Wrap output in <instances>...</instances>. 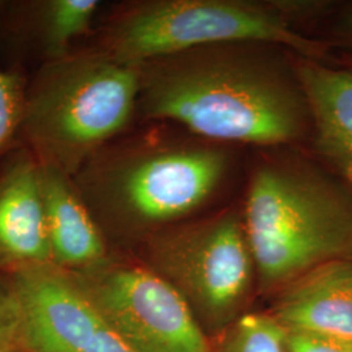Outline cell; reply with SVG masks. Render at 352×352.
<instances>
[{
  "instance_id": "obj_1",
  "label": "cell",
  "mask_w": 352,
  "mask_h": 352,
  "mask_svg": "<svg viewBox=\"0 0 352 352\" xmlns=\"http://www.w3.org/2000/svg\"><path fill=\"white\" fill-rule=\"evenodd\" d=\"M264 43H221L140 64L138 109L206 139L280 145L312 132L295 62Z\"/></svg>"
},
{
  "instance_id": "obj_2",
  "label": "cell",
  "mask_w": 352,
  "mask_h": 352,
  "mask_svg": "<svg viewBox=\"0 0 352 352\" xmlns=\"http://www.w3.org/2000/svg\"><path fill=\"white\" fill-rule=\"evenodd\" d=\"M243 223L264 291L352 260V190L325 167L266 162L251 177Z\"/></svg>"
},
{
  "instance_id": "obj_3",
  "label": "cell",
  "mask_w": 352,
  "mask_h": 352,
  "mask_svg": "<svg viewBox=\"0 0 352 352\" xmlns=\"http://www.w3.org/2000/svg\"><path fill=\"white\" fill-rule=\"evenodd\" d=\"M221 148L140 142L102 148L72 179L100 227L151 234L200 209L228 170Z\"/></svg>"
},
{
  "instance_id": "obj_4",
  "label": "cell",
  "mask_w": 352,
  "mask_h": 352,
  "mask_svg": "<svg viewBox=\"0 0 352 352\" xmlns=\"http://www.w3.org/2000/svg\"><path fill=\"white\" fill-rule=\"evenodd\" d=\"M139 65L103 51L47 64L26 88L21 132L41 164L75 177L138 109Z\"/></svg>"
},
{
  "instance_id": "obj_5",
  "label": "cell",
  "mask_w": 352,
  "mask_h": 352,
  "mask_svg": "<svg viewBox=\"0 0 352 352\" xmlns=\"http://www.w3.org/2000/svg\"><path fill=\"white\" fill-rule=\"evenodd\" d=\"M327 8V1L278 6L247 0H149L128 7L113 20L102 51L131 65L221 43H264L287 47L302 58H324L325 46L299 32L292 19L314 17Z\"/></svg>"
},
{
  "instance_id": "obj_6",
  "label": "cell",
  "mask_w": 352,
  "mask_h": 352,
  "mask_svg": "<svg viewBox=\"0 0 352 352\" xmlns=\"http://www.w3.org/2000/svg\"><path fill=\"white\" fill-rule=\"evenodd\" d=\"M145 264L186 300L204 333L221 336L250 299L256 267L243 215L226 210L144 239Z\"/></svg>"
},
{
  "instance_id": "obj_7",
  "label": "cell",
  "mask_w": 352,
  "mask_h": 352,
  "mask_svg": "<svg viewBox=\"0 0 352 352\" xmlns=\"http://www.w3.org/2000/svg\"><path fill=\"white\" fill-rule=\"evenodd\" d=\"M109 322L139 352H213L186 300L146 265L110 258L71 272Z\"/></svg>"
},
{
  "instance_id": "obj_8",
  "label": "cell",
  "mask_w": 352,
  "mask_h": 352,
  "mask_svg": "<svg viewBox=\"0 0 352 352\" xmlns=\"http://www.w3.org/2000/svg\"><path fill=\"white\" fill-rule=\"evenodd\" d=\"M20 352H139L102 315L71 272L56 265L12 272Z\"/></svg>"
},
{
  "instance_id": "obj_9",
  "label": "cell",
  "mask_w": 352,
  "mask_h": 352,
  "mask_svg": "<svg viewBox=\"0 0 352 352\" xmlns=\"http://www.w3.org/2000/svg\"><path fill=\"white\" fill-rule=\"evenodd\" d=\"M295 65L309 106L316 153L352 190V65L302 56Z\"/></svg>"
},
{
  "instance_id": "obj_10",
  "label": "cell",
  "mask_w": 352,
  "mask_h": 352,
  "mask_svg": "<svg viewBox=\"0 0 352 352\" xmlns=\"http://www.w3.org/2000/svg\"><path fill=\"white\" fill-rule=\"evenodd\" d=\"M45 264L52 260L39 162L32 151H21L0 174V265L14 272Z\"/></svg>"
},
{
  "instance_id": "obj_11",
  "label": "cell",
  "mask_w": 352,
  "mask_h": 352,
  "mask_svg": "<svg viewBox=\"0 0 352 352\" xmlns=\"http://www.w3.org/2000/svg\"><path fill=\"white\" fill-rule=\"evenodd\" d=\"M270 316L285 330L352 344V260L322 265L289 283Z\"/></svg>"
},
{
  "instance_id": "obj_12",
  "label": "cell",
  "mask_w": 352,
  "mask_h": 352,
  "mask_svg": "<svg viewBox=\"0 0 352 352\" xmlns=\"http://www.w3.org/2000/svg\"><path fill=\"white\" fill-rule=\"evenodd\" d=\"M39 186L52 264L77 273L107 261L103 231L72 177L39 162Z\"/></svg>"
},
{
  "instance_id": "obj_13",
  "label": "cell",
  "mask_w": 352,
  "mask_h": 352,
  "mask_svg": "<svg viewBox=\"0 0 352 352\" xmlns=\"http://www.w3.org/2000/svg\"><path fill=\"white\" fill-rule=\"evenodd\" d=\"M98 7L97 0H49L41 4L39 36L51 62L68 56L72 41L88 32Z\"/></svg>"
},
{
  "instance_id": "obj_14",
  "label": "cell",
  "mask_w": 352,
  "mask_h": 352,
  "mask_svg": "<svg viewBox=\"0 0 352 352\" xmlns=\"http://www.w3.org/2000/svg\"><path fill=\"white\" fill-rule=\"evenodd\" d=\"M285 338L272 316L245 314L219 336L213 352H286Z\"/></svg>"
},
{
  "instance_id": "obj_15",
  "label": "cell",
  "mask_w": 352,
  "mask_h": 352,
  "mask_svg": "<svg viewBox=\"0 0 352 352\" xmlns=\"http://www.w3.org/2000/svg\"><path fill=\"white\" fill-rule=\"evenodd\" d=\"M25 96V82L20 76L0 71V151L21 129Z\"/></svg>"
},
{
  "instance_id": "obj_16",
  "label": "cell",
  "mask_w": 352,
  "mask_h": 352,
  "mask_svg": "<svg viewBox=\"0 0 352 352\" xmlns=\"http://www.w3.org/2000/svg\"><path fill=\"white\" fill-rule=\"evenodd\" d=\"M0 352H20V315L8 285L0 283Z\"/></svg>"
},
{
  "instance_id": "obj_17",
  "label": "cell",
  "mask_w": 352,
  "mask_h": 352,
  "mask_svg": "<svg viewBox=\"0 0 352 352\" xmlns=\"http://www.w3.org/2000/svg\"><path fill=\"white\" fill-rule=\"evenodd\" d=\"M286 352H352L351 343L302 331L286 330Z\"/></svg>"
},
{
  "instance_id": "obj_18",
  "label": "cell",
  "mask_w": 352,
  "mask_h": 352,
  "mask_svg": "<svg viewBox=\"0 0 352 352\" xmlns=\"http://www.w3.org/2000/svg\"><path fill=\"white\" fill-rule=\"evenodd\" d=\"M337 36L344 45L352 47V6L346 7L340 13L337 24Z\"/></svg>"
}]
</instances>
